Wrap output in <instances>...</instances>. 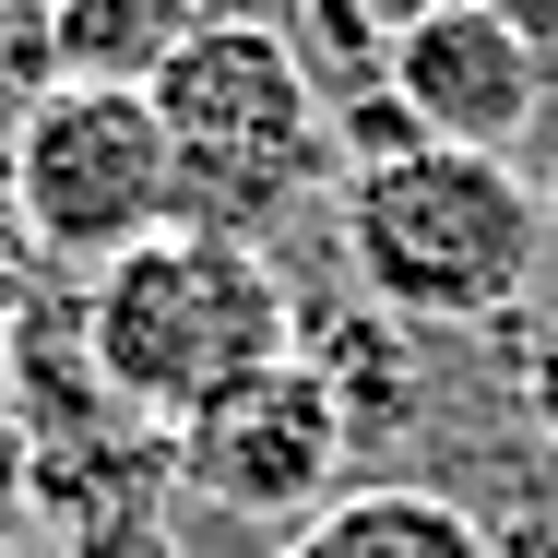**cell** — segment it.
Masks as SVG:
<instances>
[{
    "mask_svg": "<svg viewBox=\"0 0 558 558\" xmlns=\"http://www.w3.org/2000/svg\"><path fill=\"white\" fill-rule=\"evenodd\" d=\"M344 274L368 310L428 322V333H487L499 310H523L535 262H547V203L511 155L475 143H416L380 167H344Z\"/></svg>",
    "mask_w": 558,
    "mask_h": 558,
    "instance_id": "6da1fadb",
    "label": "cell"
},
{
    "mask_svg": "<svg viewBox=\"0 0 558 558\" xmlns=\"http://www.w3.org/2000/svg\"><path fill=\"white\" fill-rule=\"evenodd\" d=\"M143 96L167 119L179 226H215V238L274 250L298 226V203L322 191V167H333V84L262 12H215Z\"/></svg>",
    "mask_w": 558,
    "mask_h": 558,
    "instance_id": "7a4b0ae2",
    "label": "cell"
},
{
    "mask_svg": "<svg viewBox=\"0 0 558 558\" xmlns=\"http://www.w3.org/2000/svg\"><path fill=\"white\" fill-rule=\"evenodd\" d=\"M84 356L119 416L179 428L226 380L298 356V298L274 274V250L215 238V226H167V238L119 250L108 274H84Z\"/></svg>",
    "mask_w": 558,
    "mask_h": 558,
    "instance_id": "3957f363",
    "label": "cell"
},
{
    "mask_svg": "<svg viewBox=\"0 0 558 558\" xmlns=\"http://www.w3.org/2000/svg\"><path fill=\"white\" fill-rule=\"evenodd\" d=\"M0 191L60 274H108L119 250L179 226L167 119L143 84H36V108L0 143Z\"/></svg>",
    "mask_w": 558,
    "mask_h": 558,
    "instance_id": "277c9868",
    "label": "cell"
},
{
    "mask_svg": "<svg viewBox=\"0 0 558 558\" xmlns=\"http://www.w3.org/2000/svg\"><path fill=\"white\" fill-rule=\"evenodd\" d=\"M344 451H356L344 392L310 356H274V368L226 380L203 416L167 428V487L226 511V523H310V511H333Z\"/></svg>",
    "mask_w": 558,
    "mask_h": 558,
    "instance_id": "5b68a950",
    "label": "cell"
},
{
    "mask_svg": "<svg viewBox=\"0 0 558 558\" xmlns=\"http://www.w3.org/2000/svg\"><path fill=\"white\" fill-rule=\"evenodd\" d=\"M380 84L416 108L428 143H475V155H523L535 119H547V48L475 0H428L392 24V60Z\"/></svg>",
    "mask_w": 558,
    "mask_h": 558,
    "instance_id": "8992f818",
    "label": "cell"
},
{
    "mask_svg": "<svg viewBox=\"0 0 558 558\" xmlns=\"http://www.w3.org/2000/svg\"><path fill=\"white\" fill-rule=\"evenodd\" d=\"M215 12L203 0H48L36 36H48V84H155Z\"/></svg>",
    "mask_w": 558,
    "mask_h": 558,
    "instance_id": "52a82bcc",
    "label": "cell"
},
{
    "mask_svg": "<svg viewBox=\"0 0 558 558\" xmlns=\"http://www.w3.org/2000/svg\"><path fill=\"white\" fill-rule=\"evenodd\" d=\"M274 558H499V535L440 499V487H344L333 511H310L298 523V547Z\"/></svg>",
    "mask_w": 558,
    "mask_h": 558,
    "instance_id": "ba28073f",
    "label": "cell"
},
{
    "mask_svg": "<svg viewBox=\"0 0 558 558\" xmlns=\"http://www.w3.org/2000/svg\"><path fill=\"white\" fill-rule=\"evenodd\" d=\"M511 392H523V416H535V440L558 451V333H535V356H523V380H511Z\"/></svg>",
    "mask_w": 558,
    "mask_h": 558,
    "instance_id": "9c48e42d",
    "label": "cell"
},
{
    "mask_svg": "<svg viewBox=\"0 0 558 558\" xmlns=\"http://www.w3.org/2000/svg\"><path fill=\"white\" fill-rule=\"evenodd\" d=\"M523 179H535V203H547V238H558V108L535 119V167H523Z\"/></svg>",
    "mask_w": 558,
    "mask_h": 558,
    "instance_id": "30bf717a",
    "label": "cell"
},
{
    "mask_svg": "<svg viewBox=\"0 0 558 558\" xmlns=\"http://www.w3.org/2000/svg\"><path fill=\"white\" fill-rule=\"evenodd\" d=\"M475 12H499V24H523V36H535V48L558 60V0H475Z\"/></svg>",
    "mask_w": 558,
    "mask_h": 558,
    "instance_id": "8fae6325",
    "label": "cell"
},
{
    "mask_svg": "<svg viewBox=\"0 0 558 558\" xmlns=\"http://www.w3.org/2000/svg\"><path fill=\"white\" fill-rule=\"evenodd\" d=\"M356 12H368V24H404V12H428V0H356Z\"/></svg>",
    "mask_w": 558,
    "mask_h": 558,
    "instance_id": "7c38bea8",
    "label": "cell"
},
{
    "mask_svg": "<svg viewBox=\"0 0 558 558\" xmlns=\"http://www.w3.org/2000/svg\"><path fill=\"white\" fill-rule=\"evenodd\" d=\"M0 392H12V286H0Z\"/></svg>",
    "mask_w": 558,
    "mask_h": 558,
    "instance_id": "4fadbf2b",
    "label": "cell"
},
{
    "mask_svg": "<svg viewBox=\"0 0 558 558\" xmlns=\"http://www.w3.org/2000/svg\"><path fill=\"white\" fill-rule=\"evenodd\" d=\"M36 12H48V0H0V24H36Z\"/></svg>",
    "mask_w": 558,
    "mask_h": 558,
    "instance_id": "5bb4252c",
    "label": "cell"
},
{
    "mask_svg": "<svg viewBox=\"0 0 558 558\" xmlns=\"http://www.w3.org/2000/svg\"><path fill=\"white\" fill-rule=\"evenodd\" d=\"M499 558H547V547H535V535H511V547H499Z\"/></svg>",
    "mask_w": 558,
    "mask_h": 558,
    "instance_id": "9a60e30c",
    "label": "cell"
},
{
    "mask_svg": "<svg viewBox=\"0 0 558 558\" xmlns=\"http://www.w3.org/2000/svg\"><path fill=\"white\" fill-rule=\"evenodd\" d=\"M0 558H24V547H12V535H0Z\"/></svg>",
    "mask_w": 558,
    "mask_h": 558,
    "instance_id": "2e32d148",
    "label": "cell"
}]
</instances>
